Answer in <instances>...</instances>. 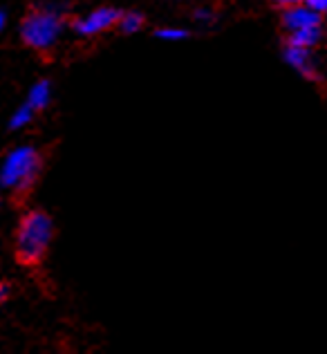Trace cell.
<instances>
[{
  "mask_svg": "<svg viewBox=\"0 0 327 354\" xmlns=\"http://www.w3.org/2000/svg\"><path fill=\"white\" fill-rule=\"evenodd\" d=\"M68 27V7L43 3L21 21V39L34 52H52Z\"/></svg>",
  "mask_w": 327,
  "mask_h": 354,
  "instance_id": "obj_1",
  "label": "cell"
},
{
  "mask_svg": "<svg viewBox=\"0 0 327 354\" xmlns=\"http://www.w3.org/2000/svg\"><path fill=\"white\" fill-rule=\"evenodd\" d=\"M54 240V220L41 209L27 211L16 229V258L25 267L41 265Z\"/></svg>",
  "mask_w": 327,
  "mask_h": 354,
  "instance_id": "obj_2",
  "label": "cell"
},
{
  "mask_svg": "<svg viewBox=\"0 0 327 354\" xmlns=\"http://www.w3.org/2000/svg\"><path fill=\"white\" fill-rule=\"evenodd\" d=\"M43 171V155L36 146L23 144L5 155L0 164V189L9 191L16 198L27 195L39 182Z\"/></svg>",
  "mask_w": 327,
  "mask_h": 354,
  "instance_id": "obj_3",
  "label": "cell"
},
{
  "mask_svg": "<svg viewBox=\"0 0 327 354\" xmlns=\"http://www.w3.org/2000/svg\"><path fill=\"white\" fill-rule=\"evenodd\" d=\"M280 30L285 34V43L316 50L325 39V16L305 3L285 7L280 9Z\"/></svg>",
  "mask_w": 327,
  "mask_h": 354,
  "instance_id": "obj_4",
  "label": "cell"
},
{
  "mask_svg": "<svg viewBox=\"0 0 327 354\" xmlns=\"http://www.w3.org/2000/svg\"><path fill=\"white\" fill-rule=\"evenodd\" d=\"M119 16H121L119 7L104 5V7H95V9H90V12L77 16L70 23V27L81 39H95V36H101L110 30H117Z\"/></svg>",
  "mask_w": 327,
  "mask_h": 354,
  "instance_id": "obj_5",
  "label": "cell"
},
{
  "mask_svg": "<svg viewBox=\"0 0 327 354\" xmlns=\"http://www.w3.org/2000/svg\"><path fill=\"white\" fill-rule=\"evenodd\" d=\"M283 61L287 63V68H292L298 77H303L305 81H310V83L323 81L321 63H319V57H316L314 48H303V45L285 43L283 45Z\"/></svg>",
  "mask_w": 327,
  "mask_h": 354,
  "instance_id": "obj_6",
  "label": "cell"
},
{
  "mask_svg": "<svg viewBox=\"0 0 327 354\" xmlns=\"http://www.w3.org/2000/svg\"><path fill=\"white\" fill-rule=\"evenodd\" d=\"M52 97H54V90H52L50 79H39L30 90H27L25 101L36 110V113H43V110L50 108Z\"/></svg>",
  "mask_w": 327,
  "mask_h": 354,
  "instance_id": "obj_7",
  "label": "cell"
},
{
  "mask_svg": "<svg viewBox=\"0 0 327 354\" xmlns=\"http://www.w3.org/2000/svg\"><path fill=\"white\" fill-rule=\"evenodd\" d=\"M146 27V16L137 9H121V16H119V23H117V30L121 34H139Z\"/></svg>",
  "mask_w": 327,
  "mask_h": 354,
  "instance_id": "obj_8",
  "label": "cell"
},
{
  "mask_svg": "<svg viewBox=\"0 0 327 354\" xmlns=\"http://www.w3.org/2000/svg\"><path fill=\"white\" fill-rule=\"evenodd\" d=\"M34 117H36V110L27 104V101H23V104L12 113V117H9L7 128L9 130H25L34 121Z\"/></svg>",
  "mask_w": 327,
  "mask_h": 354,
  "instance_id": "obj_9",
  "label": "cell"
},
{
  "mask_svg": "<svg viewBox=\"0 0 327 354\" xmlns=\"http://www.w3.org/2000/svg\"><path fill=\"white\" fill-rule=\"evenodd\" d=\"M155 39L166 41V43H182L186 39H191V30L182 25H164L155 30Z\"/></svg>",
  "mask_w": 327,
  "mask_h": 354,
  "instance_id": "obj_10",
  "label": "cell"
},
{
  "mask_svg": "<svg viewBox=\"0 0 327 354\" xmlns=\"http://www.w3.org/2000/svg\"><path fill=\"white\" fill-rule=\"evenodd\" d=\"M191 21L198 27H211L218 23V12L209 5H200L191 12Z\"/></svg>",
  "mask_w": 327,
  "mask_h": 354,
  "instance_id": "obj_11",
  "label": "cell"
},
{
  "mask_svg": "<svg viewBox=\"0 0 327 354\" xmlns=\"http://www.w3.org/2000/svg\"><path fill=\"white\" fill-rule=\"evenodd\" d=\"M305 5L327 18V0H305Z\"/></svg>",
  "mask_w": 327,
  "mask_h": 354,
  "instance_id": "obj_12",
  "label": "cell"
},
{
  "mask_svg": "<svg viewBox=\"0 0 327 354\" xmlns=\"http://www.w3.org/2000/svg\"><path fill=\"white\" fill-rule=\"evenodd\" d=\"M269 3L280 7V9H285V7H292V5H301V3H305V0H269Z\"/></svg>",
  "mask_w": 327,
  "mask_h": 354,
  "instance_id": "obj_13",
  "label": "cell"
},
{
  "mask_svg": "<svg viewBox=\"0 0 327 354\" xmlns=\"http://www.w3.org/2000/svg\"><path fill=\"white\" fill-rule=\"evenodd\" d=\"M9 298V285L7 283H0V305Z\"/></svg>",
  "mask_w": 327,
  "mask_h": 354,
  "instance_id": "obj_14",
  "label": "cell"
},
{
  "mask_svg": "<svg viewBox=\"0 0 327 354\" xmlns=\"http://www.w3.org/2000/svg\"><path fill=\"white\" fill-rule=\"evenodd\" d=\"M7 23H9V18H7V12H3V9H0V32H5Z\"/></svg>",
  "mask_w": 327,
  "mask_h": 354,
  "instance_id": "obj_15",
  "label": "cell"
},
{
  "mask_svg": "<svg viewBox=\"0 0 327 354\" xmlns=\"http://www.w3.org/2000/svg\"><path fill=\"white\" fill-rule=\"evenodd\" d=\"M166 3H175V5H182V3H189V0H166Z\"/></svg>",
  "mask_w": 327,
  "mask_h": 354,
  "instance_id": "obj_16",
  "label": "cell"
}]
</instances>
